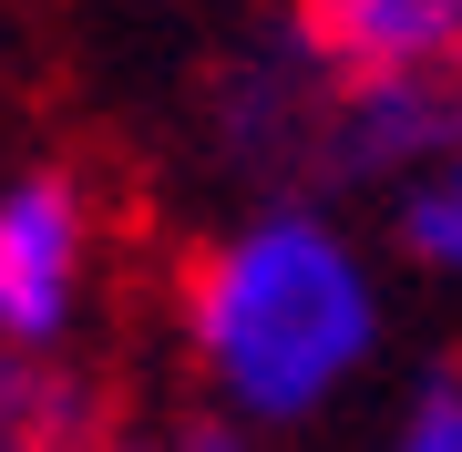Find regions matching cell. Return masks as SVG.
I'll use <instances>...</instances> for the list:
<instances>
[{"instance_id":"cell-3","label":"cell","mask_w":462,"mask_h":452,"mask_svg":"<svg viewBox=\"0 0 462 452\" xmlns=\"http://www.w3.org/2000/svg\"><path fill=\"white\" fill-rule=\"evenodd\" d=\"M196 114H206L216 175H236L257 206H319L329 185H349V103L288 21L216 51Z\"/></svg>"},{"instance_id":"cell-4","label":"cell","mask_w":462,"mask_h":452,"mask_svg":"<svg viewBox=\"0 0 462 452\" xmlns=\"http://www.w3.org/2000/svg\"><path fill=\"white\" fill-rule=\"evenodd\" d=\"M93 299V196L72 165H21L0 185V350L51 360L72 350Z\"/></svg>"},{"instance_id":"cell-2","label":"cell","mask_w":462,"mask_h":452,"mask_svg":"<svg viewBox=\"0 0 462 452\" xmlns=\"http://www.w3.org/2000/svg\"><path fill=\"white\" fill-rule=\"evenodd\" d=\"M288 32L349 103V185L391 196L462 144V0H288Z\"/></svg>"},{"instance_id":"cell-8","label":"cell","mask_w":462,"mask_h":452,"mask_svg":"<svg viewBox=\"0 0 462 452\" xmlns=\"http://www.w3.org/2000/svg\"><path fill=\"white\" fill-rule=\"evenodd\" d=\"M175 452H267V432H247V421H226V411H185V432H175Z\"/></svg>"},{"instance_id":"cell-1","label":"cell","mask_w":462,"mask_h":452,"mask_svg":"<svg viewBox=\"0 0 462 452\" xmlns=\"http://www.w3.org/2000/svg\"><path fill=\"white\" fill-rule=\"evenodd\" d=\"M175 339L206 411L247 432H309L391 339L380 268L329 206H247L175 268Z\"/></svg>"},{"instance_id":"cell-9","label":"cell","mask_w":462,"mask_h":452,"mask_svg":"<svg viewBox=\"0 0 462 452\" xmlns=\"http://www.w3.org/2000/svg\"><path fill=\"white\" fill-rule=\"evenodd\" d=\"M103 452H175V442H144V432H114V442H103Z\"/></svg>"},{"instance_id":"cell-6","label":"cell","mask_w":462,"mask_h":452,"mask_svg":"<svg viewBox=\"0 0 462 452\" xmlns=\"http://www.w3.org/2000/svg\"><path fill=\"white\" fill-rule=\"evenodd\" d=\"M391 247L411 257L421 278L462 288V144H442L431 165H411L391 185Z\"/></svg>"},{"instance_id":"cell-5","label":"cell","mask_w":462,"mask_h":452,"mask_svg":"<svg viewBox=\"0 0 462 452\" xmlns=\"http://www.w3.org/2000/svg\"><path fill=\"white\" fill-rule=\"evenodd\" d=\"M0 432H11V452H103L114 442V391L72 350L11 360L0 370Z\"/></svg>"},{"instance_id":"cell-7","label":"cell","mask_w":462,"mask_h":452,"mask_svg":"<svg viewBox=\"0 0 462 452\" xmlns=\"http://www.w3.org/2000/svg\"><path fill=\"white\" fill-rule=\"evenodd\" d=\"M380 452H462V360L421 370L401 391V411L380 421Z\"/></svg>"}]
</instances>
